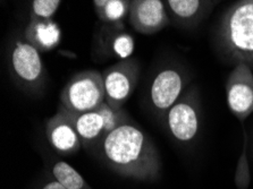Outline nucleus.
<instances>
[{"instance_id": "nucleus-14", "label": "nucleus", "mask_w": 253, "mask_h": 189, "mask_svg": "<svg viewBox=\"0 0 253 189\" xmlns=\"http://www.w3.org/2000/svg\"><path fill=\"white\" fill-rule=\"evenodd\" d=\"M75 127L84 149H89L105 136V121L98 109L75 115Z\"/></svg>"}, {"instance_id": "nucleus-2", "label": "nucleus", "mask_w": 253, "mask_h": 189, "mask_svg": "<svg viewBox=\"0 0 253 189\" xmlns=\"http://www.w3.org/2000/svg\"><path fill=\"white\" fill-rule=\"evenodd\" d=\"M221 52L234 64L253 66V0H236L221 15L216 30Z\"/></svg>"}, {"instance_id": "nucleus-4", "label": "nucleus", "mask_w": 253, "mask_h": 189, "mask_svg": "<svg viewBox=\"0 0 253 189\" xmlns=\"http://www.w3.org/2000/svg\"><path fill=\"white\" fill-rule=\"evenodd\" d=\"M189 69L178 61H166L157 69L148 88V104L159 120L166 117L168 110L178 101L189 87Z\"/></svg>"}, {"instance_id": "nucleus-20", "label": "nucleus", "mask_w": 253, "mask_h": 189, "mask_svg": "<svg viewBox=\"0 0 253 189\" xmlns=\"http://www.w3.org/2000/svg\"><path fill=\"white\" fill-rule=\"evenodd\" d=\"M40 189H67V188L65 187L63 184H60L58 180L55 179L52 177L51 179H49L48 181H45V183L42 185Z\"/></svg>"}, {"instance_id": "nucleus-19", "label": "nucleus", "mask_w": 253, "mask_h": 189, "mask_svg": "<svg viewBox=\"0 0 253 189\" xmlns=\"http://www.w3.org/2000/svg\"><path fill=\"white\" fill-rule=\"evenodd\" d=\"M244 148L242 155L237 164V170L235 173V183L237 185L239 189H247L250 184V171H249V165L247 160V135L244 134Z\"/></svg>"}, {"instance_id": "nucleus-13", "label": "nucleus", "mask_w": 253, "mask_h": 189, "mask_svg": "<svg viewBox=\"0 0 253 189\" xmlns=\"http://www.w3.org/2000/svg\"><path fill=\"white\" fill-rule=\"evenodd\" d=\"M24 38L40 52H48L59 45L61 30L52 18H30Z\"/></svg>"}, {"instance_id": "nucleus-7", "label": "nucleus", "mask_w": 253, "mask_h": 189, "mask_svg": "<svg viewBox=\"0 0 253 189\" xmlns=\"http://www.w3.org/2000/svg\"><path fill=\"white\" fill-rule=\"evenodd\" d=\"M141 65L137 58L117 61L102 72L106 101L115 109L124 108L139 82Z\"/></svg>"}, {"instance_id": "nucleus-6", "label": "nucleus", "mask_w": 253, "mask_h": 189, "mask_svg": "<svg viewBox=\"0 0 253 189\" xmlns=\"http://www.w3.org/2000/svg\"><path fill=\"white\" fill-rule=\"evenodd\" d=\"M106 101L102 73L94 69L76 73L60 92V104L80 114L98 109Z\"/></svg>"}, {"instance_id": "nucleus-5", "label": "nucleus", "mask_w": 253, "mask_h": 189, "mask_svg": "<svg viewBox=\"0 0 253 189\" xmlns=\"http://www.w3.org/2000/svg\"><path fill=\"white\" fill-rule=\"evenodd\" d=\"M201 117L200 92L197 86L191 85L168 110L164 123L176 142L189 145L195 141L200 133Z\"/></svg>"}, {"instance_id": "nucleus-22", "label": "nucleus", "mask_w": 253, "mask_h": 189, "mask_svg": "<svg viewBox=\"0 0 253 189\" xmlns=\"http://www.w3.org/2000/svg\"><path fill=\"white\" fill-rule=\"evenodd\" d=\"M221 1H224V0H213V3L214 5H218V3H220Z\"/></svg>"}, {"instance_id": "nucleus-10", "label": "nucleus", "mask_w": 253, "mask_h": 189, "mask_svg": "<svg viewBox=\"0 0 253 189\" xmlns=\"http://www.w3.org/2000/svg\"><path fill=\"white\" fill-rule=\"evenodd\" d=\"M128 23L137 33L152 36L171 24L163 0H131Z\"/></svg>"}, {"instance_id": "nucleus-21", "label": "nucleus", "mask_w": 253, "mask_h": 189, "mask_svg": "<svg viewBox=\"0 0 253 189\" xmlns=\"http://www.w3.org/2000/svg\"><path fill=\"white\" fill-rule=\"evenodd\" d=\"M109 0H93V6H94V10H95V14L99 13L107 2H108Z\"/></svg>"}, {"instance_id": "nucleus-12", "label": "nucleus", "mask_w": 253, "mask_h": 189, "mask_svg": "<svg viewBox=\"0 0 253 189\" xmlns=\"http://www.w3.org/2000/svg\"><path fill=\"white\" fill-rule=\"evenodd\" d=\"M99 44L107 56L117 59H127L132 57L135 42L131 34L124 29V24H105L99 37Z\"/></svg>"}, {"instance_id": "nucleus-9", "label": "nucleus", "mask_w": 253, "mask_h": 189, "mask_svg": "<svg viewBox=\"0 0 253 189\" xmlns=\"http://www.w3.org/2000/svg\"><path fill=\"white\" fill-rule=\"evenodd\" d=\"M76 113L59 104L57 113L45 122V135L53 151L59 155H72L83 148L75 127Z\"/></svg>"}, {"instance_id": "nucleus-8", "label": "nucleus", "mask_w": 253, "mask_h": 189, "mask_svg": "<svg viewBox=\"0 0 253 189\" xmlns=\"http://www.w3.org/2000/svg\"><path fill=\"white\" fill-rule=\"evenodd\" d=\"M225 90L229 110L243 122L253 113V72L250 65L235 64L226 80Z\"/></svg>"}, {"instance_id": "nucleus-1", "label": "nucleus", "mask_w": 253, "mask_h": 189, "mask_svg": "<svg viewBox=\"0 0 253 189\" xmlns=\"http://www.w3.org/2000/svg\"><path fill=\"white\" fill-rule=\"evenodd\" d=\"M105 163L125 178L155 181L159 178L162 161L153 142L131 121L105 135L99 142Z\"/></svg>"}, {"instance_id": "nucleus-15", "label": "nucleus", "mask_w": 253, "mask_h": 189, "mask_svg": "<svg viewBox=\"0 0 253 189\" xmlns=\"http://www.w3.org/2000/svg\"><path fill=\"white\" fill-rule=\"evenodd\" d=\"M51 176L67 189H92L76 169L65 161H56L52 164Z\"/></svg>"}, {"instance_id": "nucleus-17", "label": "nucleus", "mask_w": 253, "mask_h": 189, "mask_svg": "<svg viewBox=\"0 0 253 189\" xmlns=\"http://www.w3.org/2000/svg\"><path fill=\"white\" fill-rule=\"evenodd\" d=\"M100 113L105 121V134H109L124 123L131 121L129 120L128 113L124 108L121 109H115V108L110 107L107 102H103L100 107L98 108Z\"/></svg>"}, {"instance_id": "nucleus-18", "label": "nucleus", "mask_w": 253, "mask_h": 189, "mask_svg": "<svg viewBox=\"0 0 253 189\" xmlns=\"http://www.w3.org/2000/svg\"><path fill=\"white\" fill-rule=\"evenodd\" d=\"M60 3L61 0H32L30 18H52Z\"/></svg>"}, {"instance_id": "nucleus-3", "label": "nucleus", "mask_w": 253, "mask_h": 189, "mask_svg": "<svg viewBox=\"0 0 253 189\" xmlns=\"http://www.w3.org/2000/svg\"><path fill=\"white\" fill-rule=\"evenodd\" d=\"M8 67L15 84L31 96L43 94L48 75L40 51L25 38H14L8 48Z\"/></svg>"}, {"instance_id": "nucleus-11", "label": "nucleus", "mask_w": 253, "mask_h": 189, "mask_svg": "<svg viewBox=\"0 0 253 189\" xmlns=\"http://www.w3.org/2000/svg\"><path fill=\"white\" fill-rule=\"evenodd\" d=\"M170 22L181 29H194L211 14L213 0H163Z\"/></svg>"}, {"instance_id": "nucleus-16", "label": "nucleus", "mask_w": 253, "mask_h": 189, "mask_svg": "<svg viewBox=\"0 0 253 189\" xmlns=\"http://www.w3.org/2000/svg\"><path fill=\"white\" fill-rule=\"evenodd\" d=\"M129 5L131 0H109L97 16L103 24H122L128 17Z\"/></svg>"}]
</instances>
